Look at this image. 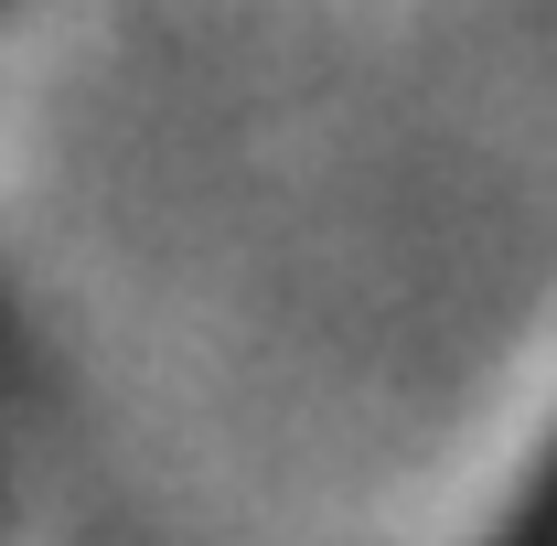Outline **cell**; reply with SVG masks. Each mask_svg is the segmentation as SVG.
Here are the masks:
<instances>
[{"label": "cell", "instance_id": "obj_1", "mask_svg": "<svg viewBox=\"0 0 557 546\" xmlns=\"http://www.w3.org/2000/svg\"><path fill=\"white\" fill-rule=\"evenodd\" d=\"M515 546H557V472H547V493L525 504V525H515Z\"/></svg>", "mask_w": 557, "mask_h": 546}]
</instances>
